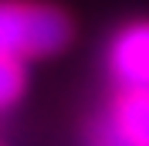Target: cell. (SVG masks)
<instances>
[{
  "label": "cell",
  "mask_w": 149,
  "mask_h": 146,
  "mask_svg": "<svg viewBox=\"0 0 149 146\" xmlns=\"http://www.w3.org/2000/svg\"><path fill=\"white\" fill-rule=\"evenodd\" d=\"M71 41V20L44 4L0 0V55L3 58H47Z\"/></svg>",
  "instance_id": "obj_1"
},
{
  "label": "cell",
  "mask_w": 149,
  "mask_h": 146,
  "mask_svg": "<svg viewBox=\"0 0 149 146\" xmlns=\"http://www.w3.org/2000/svg\"><path fill=\"white\" fill-rule=\"evenodd\" d=\"M112 116L125 129L132 146H149V92H122Z\"/></svg>",
  "instance_id": "obj_3"
},
{
  "label": "cell",
  "mask_w": 149,
  "mask_h": 146,
  "mask_svg": "<svg viewBox=\"0 0 149 146\" xmlns=\"http://www.w3.org/2000/svg\"><path fill=\"white\" fill-rule=\"evenodd\" d=\"M24 95V68L17 58L0 55V109H7Z\"/></svg>",
  "instance_id": "obj_4"
},
{
  "label": "cell",
  "mask_w": 149,
  "mask_h": 146,
  "mask_svg": "<svg viewBox=\"0 0 149 146\" xmlns=\"http://www.w3.org/2000/svg\"><path fill=\"white\" fill-rule=\"evenodd\" d=\"M92 146H132V139L115 122V116H105L92 122Z\"/></svg>",
  "instance_id": "obj_5"
},
{
  "label": "cell",
  "mask_w": 149,
  "mask_h": 146,
  "mask_svg": "<svg viewBox=\"0 0 149 146\" xmlns=\"http://www.w3.org/2000/svg\"><path fill=\"white\" fill-rule=\"evenodd\" d=\"M109 68L122 92H149V24H129L115 34Z\"/></svg>",
  "instance_id": "obj_2"
}]
</instances>
